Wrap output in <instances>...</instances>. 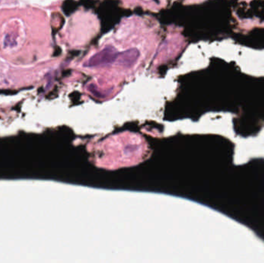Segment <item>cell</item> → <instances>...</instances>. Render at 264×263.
I'll return each instance as SVG.
<instances>
[{"instance_id": "2", "label": "cell", "mask_w": 264, "mask_h": 263, "mask_svg": "<svg viewBox=\"0 0 264 263\" xmlns=\"http://www.w3.org/2000/svg\"><path fill=\"white\" fill-rule=\"evenodd\" d=\"M139 57V50L137 49H130L122 53H119L115 62L121 66L130 68L136 63Z\"/></svg>"}, {"instance_id": "1", "label": "cell", "mask_w": 264, "mask_h": 263, "mask_svg": "<svg viewBox=\"0 0 264 263\" xmlns=\"http://www.w3.org/2000/svg\"><path fill=\"white\" fill-rule=\"evenodd\" d=\"M118 52L112 46H107L91 56L84 66L86 68H98V67L107 66L115 62Z\"/></svg>"}, {"instance_id": "3", "label": "cell", "mask_w": 264, "mask_h": 263, "mask_svg": "<svg viewBox=\"0 0 264 263\" xmlns=\"http://www.w3.org/2000/svg\"><path fill=\"white\" fill-rule=\"evenodd\" d=\"M141 1H144V2H149V1H151V0H141Z\"/></svg>"}]
</instances>
